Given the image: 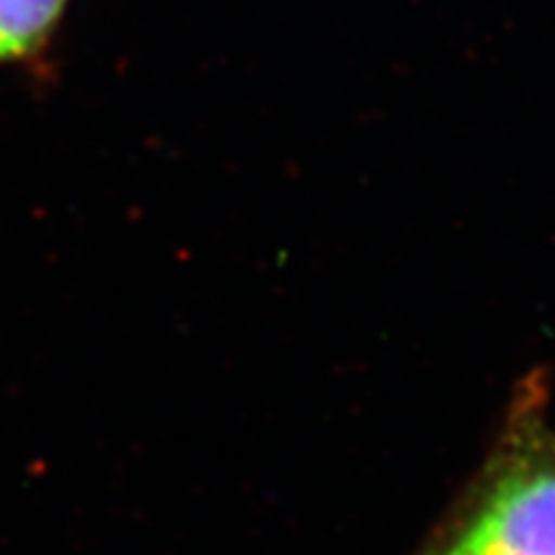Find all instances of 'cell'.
Returning a JSON list of instances; mask_svg holds the SVG:
<instances>
[{
  "label": "cell",
  "instance_id": "6da1fadb",
  "mask_svg": "<svg viewBox=\"0 0 555 555\" xmlns=\"http://www.w3.org/2000/svg\"><path fill=\"white\" fill-rule=\"evenodd\" d=\"M527 388L476 481L416 555H555V435Z\"/></svg>",
  "mask_w": 555,
  "mask_h": 555
},
{
  "label": "cell",
  "instance_id": "7a4b0ae2",
  "mask_svg": "<svg viewBox=\"0 0 555 555\" xmlns=\"http://www.w3.org/2000/svg\"><path fill=\"white\" fill-rule=\"evenodd\" d=\"M67 0H0V65L39 57L57 31Z\"/></svg>",
  "mask_w": 555,
  "mask_h": 555
}]
</instances>
